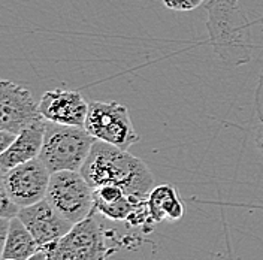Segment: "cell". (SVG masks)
Returning a JSON list of instances; mask_svg holds the SVG:
<instances>
[{"mask_svg": "<svg viewBox=\"0 0 263 260\" xmlns=\"http://www.w3.org/2000/svg\"><path fill=\"white\" fill-rule=\"evenodd\" d=\"M80 172L93 189L118 185L126 195L142 199H147L156 185L144 160L103 141L95 142Z\"/></svg>", "mask_w": 263, "mask_h": 260, "instance_id": "cell-1", "label": "cell"}, {"mask_svg": "<svg viewBox=\"0 0 263 260\" xmlns=\"http://www.w3.org/2000/svg\"><path fill=\"white\" fill-rule=\"evenodd\" d=\"M96 141L85 127L48 121L39 159L51 174L60 171L80 172Z\"/></svg>", "mask_w": 263, "mask_h": 260, "instance_id": "cell-2", "label": "cell"}, {"mask_svg": "<svg viewBox=\"0 0 263 260\" xmlns=\"http://www.w3.org/2000/svg\"><path fill=\"white\" fill-rule=\"evenodd\" d=\"M95 212L73 225L62 239L44 248L47 250L48 260H106L114 253L115 248L106 243L105 232Z\"/></svg>", "mask_w": 263, "mask_h": 260, "instance_id": "cell-3", "label": "cell"}, {"mask_svg": "<svg viewBox=\"0 0 263 260\" xmlns=\"http://www.w3.org/2000/svg\"><path fill=\"white\" fill-rule=\"evenodd\" d=\"M45 199L72 225L95 212V189L81 172L60 171L51 174Z\"/></svg>", "mask_w": 263, "mask_h": 260, "instance_id": "cell-4", "label": "cell"}, {"mask_svg": "<svg viewBox=\"0 0 263 260\" xmlns=\"http://www.w3.org/2000/svg\"><path fill=\"white\" fill-rule=\"evenodd\" d=\"M85 130L98 141L129 151L139 142V135L132 124L129 109L118 102H91L85 118Z\"/></svg>", "mask_w": 263, "mask_h": 260, "instance_id": "cell-5", "label": "cell"}, {"mask_svg": "<svg viewBox=\"0 0 263 260\" xmlns=\"http://www.w3.org/2000/svg\"><path fill=\"white\" fill-rule=\"evenodd\" d=\"M51 172L42 160L33 159L2 174V189L21 208L34 205L47 197Z\"/></svg>", "mask_w": 263, "mask_h": 260, "instance_id": "cell-6", "label": "cell"}, {"mask_svg": "<svg viewBox=\"0 0 263 260\" xmlns=\"http://www.w3.org/2000/svg\"><path fill=\"white\" fill-rule=\"evenodd\" d=\"M41 120L45 118L39 111V102L26 87L9 80L0 81V129L18 135Z\"/></svg>", "mask_w": 263, "mask_h": 260, "instance_id": "cell-7", "label": "cell"}, {"mask_svg": "<svg viewBox=\"0 0 263 260\" xmlns=\"http://www.w3.org/2000/svg\"><path fill=\"white\" fill-rule=\"evenodd\" d=\"M18 218L32 232L41 248L57 243L70 232L73 225L57 211L47 199L21 208Z\"/></svg>", "mask_w": 263, "mask_h": 260, "instance_id": "cell-8", "label": "cell"}, {"mask_svg": "<svg viewBox=\"0 0 263 260\" xmlns=\"http://www.w3.org/2000/svg\"><path fill=\"white\" fill-rule=\"evenodd\" d=\"M39 111L51 123L84 127L88 103L77 90L54 88L42 95L39 100Z\"/></svg>", "mask_w": 263, "mask_h": 260, "instance_id": "cell-9", "label": "cell"}, {"mask_svg": "<svg viewBox=\"0 0 263 260\" xmlns=\"http://www.w3.org/2000/svg\"><path fill=\"white\" fill-rule=\"evenodd\" d=\"M47 120H41L32 126L21 130L15 141L6 151L0 153V172H6L18 164L37 159L44 145Z\"/></svg>", "mask_w": 263, "mask_h": 260, "instance_id": "cell-10", "label": "cell"}, {"mask_svg": "<svg viewBox=\"0 0 263 260\" xmlns=\"http://www.w3.org/2000/svg\"><path fill=\"white\" fill-rule=\"evenodd\" d=\"M147 207L153 223L178 221L184 215V205L177 189L166 182L154 185L147 197Z\"/></svg>", "mask_w": 263, "mask_h": 260, "instance_id": "cell-11", "label": "cell"}, {"mask_svg": "<svg viewBox=\"0 0 263 260\" xmlns=\"http://www.w3.org/2000/svg\"><path fill=\"white\" fill-rule=\"evenodd\" d=\"M39 250L41 247L33 238L32 232L18 217L12 218L5 244L2 245V260H27Z\"/></svg>", "mask_w": 263, "mask_h": 260, "instance_id": "cell-12", "label": "cell"}, {"mask_svg": "<svg viewBox=\"0 0 263 260\" xmlns=\"http://www.w3.org/2000/svg\"><path fill=\"white\" fill-rule=\"evenodd\" d=\"M21 211V207L15 203L9 195L0 187V217L2 218H15L18 217V214Z\"/></svg>", "mask_w": 263, "mask_h": 260, "instance_id": "cell-13", "label": "cell"}, {"mask_svg": "<svg viewBox=\"0 0 263 260\" xmlns=\"http://www.w3.org/2000/svg\"><path fill=\"white\" fill-rule=\"evenodd\" d=\"M203 3V0H163V5L167 9L178 11V12H187L199 8Z\"/></svg>", "mask_w": 263, "mask_h": 260, "instance_id": "cell-14", "label": "cell"}, {"mask_svg": "<svg viewBox=\"0 0 263 260\" xmlns=\"http://www.w3.org/2000/svg\"><path fill=\"white\" fill-rule=\"evenodd\" d=\"M254 105H256V113L259 120L263 123V70L260 78H259V84H257V88H256V96H254Z\"/></svg>", "mask_w": 263, "mask_h": 260, "instance_id": "cell-15", "label": "cell"}, {"mask_svg": "<svg viewBox=\"0 0 263 260\" xmlns=\"http://www.w3.org/2000/svg\"><path fill=\"white\" fill-rule=\"evenodd\" d=\"M16 135L12 132H8V130L0 129V153L6 151L9 146L12 145V142L15 141Z\"/></svg>", "mask_w": 263, "mask_h": 260, "instance_id": "cell-16", "label": "cell"}, {"mask_svg": "<svg viewBox=\"0 0 263 260\" xmlns=\"http://www.w3.org/2000/svg\"><path fill=\"white\" fill-rule=\"evenodd\" d=\"M27 260H48V254H47V250L41 248L37 253H34L33 256H30Z\"/></svg>", "mask_w": 263, "mask_h": 260, "instance_id": "cell-17", "label": "cell"}, {"mask_svg": "<svg viewBox=\"0 0 263 260\" xmlns=\"http://www.w3.org/2000/svg\"><path fill=\"white\" fill-rule=\"evenodd\" d=\"M257 145H259V150L263 153V135L259 138V139H257Z\"/></svg>", "mask_w": 263, "mask_h": 260, "instance_id": "cell-18", "label": "cell"}, {"mask_svg": "<svg viewBox=\"0 0 263 260\" xmlns=\"http://www.w3.org/2000/svg\"><path fill=\"white\" fill-rule=\"evenodd\" d=\"M3 260H12V259H3Z\"/></svg>", "mask_w": 263, "mask_h": 260, "instance_id": "cell-19", "label": "cell"}]
</instances>
